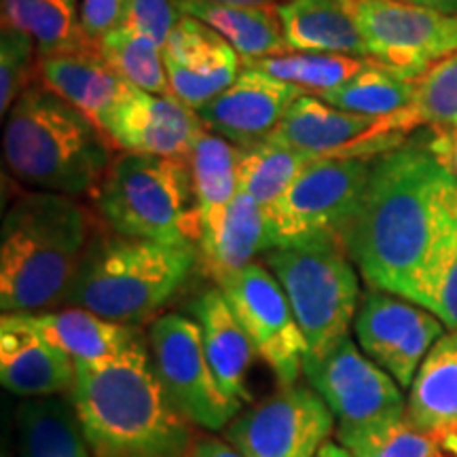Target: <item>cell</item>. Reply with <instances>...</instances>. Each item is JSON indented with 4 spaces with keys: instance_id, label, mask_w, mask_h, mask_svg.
<instances>
[{
    "instance_id": "1",
    "label": "cell",
    "mask_w": 457,
    "mask_h": 457,
    "mask_svg": "<svg viewBox=\"0 0 457 457\" xmlns=\"http://www.w3.org/2000/svg\"><path fill=\"white\" fill-rule=\"evenodd\" d=\"M457 205V180L428 145L404 142L373 159L345 253L369 288L407 299Z\"/></svg>"
},
{
    "instance_id": "2",
    "label": "cell",
    "mask_w": 457,
    "mask_h": 457,
    "mask_svg": "<svg viewBox=\"0 0 457 457\" xmlns=\"http://www.w3.org/2000/svg\"><path fill=\"white\" fill-rule=\"evenodd\" d=\"M94 457H191L197 436L171 404L145 337L102 367H77L68 394Z\"/></svg>"
},
{
    "instance_id": "3",
    "label": "cell",
    "mask_w": 457,
    "mask_h": 457,
    "mask_svg": "<svg viewBox=\"0 0 457 457\" xmlns=\"http://www.w3.org/2000/svg\"><path fill=\"white\" fill-rule=\"evenodd\" d=\"M94 236L74 197L28 191L11 204L0 231V307L43 312L64 305Z\"/></svg>"
},
{
    "instance_id": "4",
    "label": "cell",
    "mask_w": 457,
    "mask_h": 457,
    "mask_svg": "<svg viewBox=\"0 0 457 457\" xmlns=\"http://www.w3.org/2000/svg\"><path fill=\"white\" fill-rule=\"evenodd\" d=\"M3 148L17 180L74 199L94 195L114 159L104 131L38 79L9 111Z\"/></svg>"
},
{
    "instance_id": "5",
    "label": "cell",
    "mask_w": 457,
    "mask_h": 457,
    "mask_svg": "<svg viewBox=\"0 0 457 457\" xmlns=\"http://www.w3.org/2000/svg\"><path fill=\"white\" fill-rule=\"evenodd\" d=\"M199 262L197 245L94 233L64 305L138 327L159 318Z\"/></svg>"
},
{
    "instance_id": "6",
    "label": "cell",
    "mask_w": 457,
    "mask_h": 457,
    "mask_svg": "<svg viewBox=\"0 0 457 457\" xmlns=\"http://www.w3.org/2000/svg\"><path fill=\"white\" fill-rule=\"evenodd\" d=\"M91 197L106 227L121 236L191 245L202 237L187 159L121 153Z\"/></svg>"
},
{
    "instance_id": "7",
    "label": "cell",
    "mask_w": 457,
    "mask_h": 457,
    "mask_svg": "<svg viewBox=\"0 0 457 457\" xmlns=\"http://www.w3.org/2000/svg\"><path fill=\"white\" fill-rule=\"evenodd\" d=\"M265 265L282 284L310 353L322 358L350 337L362 293L350 256L339 245L273 248Z\"/></svg>"
},
{
    "instance_id": "8",
    "label": "cell",
    "mask_w": 457,
    "mask_h": 457,
    "mask_svg": "<svg viewBox=\"0 0 457 457\" xmlns=\"http://www.w3.org/2000/svg\"><path fill=\"white\" fill-rule=\"evenodd\" d=\"M370 165L367 159H316L265 210L273 248L339 245L356 219Z\"/></svg>"
},
{
    "instance_id": "9",
    "label": "cell",
    "mask_w": 457,
    "mask_h": 457,
    "mask_svg": "<svg viewBox=\"0 0 457 457\" xmlns=\"http://www.w3.org/2000/svg\"><path fill=\"white\" fill-rule=\"evenodd\" d=\"M148 352L159 384L171 404L204 430H227L242 407L222 392L205 356L202 328L195 318L165 313L153 320L148 328Z\"/></svg>"
},
{
    "instance_id": "10",
    "label": "cell",
    "mask_w": 457,
    "mask_h": 457,
    "mask_svg": "<svg viewBox=\"0 0 457 457\" xmlns=\"http://www.w3.org/2000/svg\"><path fill=\"white\" fill-rule=\"evenodd\" d=\"M421 128L413 106L392 117L341 111L313 94H303L286 112L273 140L316 159H373L396 151Z\"/></svg>"
},
{
    "instance_id": "11",
    "label": "cell",
    "mask_w": 457,
    "mask_h": 457,
    "mask_svg": "<svg viewBox=\"0 0 457 457\" xmlns=\"http://www.w3.org/2000/svg\"><path fill=\"white\" fill-rule=\"evenodd\" d=\"M356 20L367 60L404 81L457 51V15L409 0H356Z\"/></svg>"
},
{
    "instance_id": "12",
    "label": "cell",
    "mask_w": 457,
    "mask_h": 457,
    "mask_svg": "<svg viewBox=\"0 0 457 457\" xmlns=\"http://www.w3.org/2000/svg\"><path fill=\"white\" fill-rule=\"evenodd\" d=\"M216 286L248 335L256 356L273 370L279 386H295L310 345L270 267L254 261Z\"/></svg>"
},
{
    "instance_id": "13",
    "label": "cell",
    "mask_w": 457,
    "mask_h": 457,
    "mask_svg": "<svg viewBox=\"0 0 457 457\" xmlns=\"http://www.w3.org/2000/svg\"><path fill=\"white\" fill-rule=\"evenodd\" d=\"M335 415L312 387L282 386L227 426L244 457H318L335 432Z\"/></svg>"
},
{
    "instance_id": "14",
    "label": "cell",
    "mask_w": 457,
    "mask_h": 457,
    "mask_svg": "<svg viewBox=\"0 0 457 457\" xmlns=\"http://www.w3.org/2000/svg\"><path fill=\"white\" fill-rule=\"evenodd\" d=\"M303 375L335 415L337 428L369 426L407 413L403 387L352 337L322 358H305Z\"/></svg>"
},
{
    "instance_id": "15",
    "label": "cell",
    "mask_w": 457,
    "mask_h": 457,
    "mask_svg": "<svg viewBox=\"0 0 457 457\" xmlns=\"http://www.w3.org/2000/svg\"><path fill=\"white\" fill-rule=\"evenodd\" d=\"M353 333L360 350L409 390L426 353L445 335V324L413 301L370 288L360 301Z\"/></svg>"
},
{
    "instance_id": "16",
    "label": "cell",
    "mask_w": 457,
    "mask_h": 457,
    "mask_svg": "<svg viewBox=\"0 0 457 457\" xmlns=\"http://www.w3.org/2000/svg\"><path fill=\"white\" fill-rule=\"evenodd\" d=\"M202 129L195 108L174 94H151L129 83L104 123L114 148L171 159H187Z\"/></svg>"
},
{
    "instance_id": "17",
    "label": "cell",
    "mask_w": 457,
    "mask_h": 457,
    "mask_svg": "<svg viewBox=\"0 0 457 457\" xmlns=\"http://www.w3.org/2000/svg\"><path fill=\"white\" fill-rule=\"evenodd\" d=\"M170 91L191 108L219 98L239 77L242 57L219 32L185 15L163 45Z\"/></svg>"
},
{
    "instance_id": "18",
    "label": "cell",
    "mask_w": 457,
    "mask_h": 457,
    "mask_svg": "<svg viewBox=\"0 0 457 457\" xmlns=\"http://www.w3.org/2000/svg\"><path fill=\"white\" fill-rule=\"evenodd\" d=\"M305 91L270 74L244 68L219 98L197 108L204 128L244 148L271 138L286 112Z\"/></svg>"
},
{
    "instance_id": "19",
    "label": "cell",
    "mask_w": 457,
    "mask_h": 457,
    "mask_svg": "<svg viewBox=\"0 0 457 457\" xmlns=\"http://www.w3.org/2000/svg\"><path fill=\"white\" fill-rule=\"evenodd\" d=\"M0 381L26 400L54 398L71 394L77 384V364L24 312H9L0 320Z\"/></svg>"
},
{
    "instance_id": "20",
    "label": "cell",
    "mask_w": 457,
    "mask_h": 457,
    "mask_svg": "<svg viewBox=\"0 0 457 457\" xmlns=\"http://www.w3.org/2000/svg\"><path fill=\"white\" fill-rule=\"evenodd\" d=\"M290 54H333L367 60L356 0H284L278 4Z\"/></svg>"
},
{
    "instance_id": "21",
    "label": "cell",
    "mask_w": 457,
    "mask_h": 457,
    "mask_svg": "<svg viewBox=\"0 0 457 457\" xmlns=\"http://www.w3.org/2000/svg\"><path fill=\"white\" fill-rule=\"evenodd\" d=\"M191 312L202 328L205 356H208L222 392L237 407H244V403L250 400V394L245 390V375L256 356L253 343L236 313L228 307L219 286L199 295L193 301Z\"/></svg>"
},
{
    "instance_id": "22",
    "label": "cell",
    "mask_w": 457,
    "mask_h": 457,
    "mask_svg": "<svg viewBox=\"0 0 457 457\" xmlns=\"http://www.w3.org/2000/svg\"><path fill=\"white\" fill-rule=\"evenodd\" d=\"M24 313L55 347L74 360L77 367H102L114 362L142 339L136 327L111 322L81 307Z\"/></svg>"
},
{
    "instance_id": "23",
    "label": "cell",
    "mask_w": 457,
    "mask_h": 457,
    "mask_svg": "<svg viewBox=\"0 0 457 457\" xmlns=\"http://www.w3.org/2000/svg\"><path fill=\"white\" fill-rule=\"evenodd\" d=\"M38 81L104 131L128 83L96 54H64L38 60Z\"/></svg>"
},
{
    "instance_id": "24",
    "label": "cell",
    "mask_w": 457,
    "mask_h": 457,
    "mask_svg": "<svg viewBox=\"0 0 457 457\" xmlns=\"http://www.w3.org/2000/svg\"><path fill=\"white\" fill-rule=\"evenodd\" d=\"M407 421L441 441L457 432V330H449L426 353L407 396Z\"/></svg>"
},
{
    "instance_id": "25",
    "label": "cell",
    "mask_w": 457,
    "mask_h": 457,
    "mask_svg": "<svg viewBox=\"0 0 457 457\" xmlns=\"http://www.w3.org/2000/svg\"><path fill=\"white\" fill-rule=\"evenodd\" d=\"M197 250L204 271L214 282L254 262L256 254L271 250L265 208L248 193L237 191L228 204L219 233L199 244Z\"/></svg>"
},
{
    "instance_id": "26",
    "label": "cell",
    "mask_w": 457,
    "mask_h": 457,
    "mask_svg": "<svg viewBox=\"0 0 457 457\" xmlns=\"http://www.w3.org/2000/svg\"><path fill=\"white\" fill-rule=\"evenodd\" d=\"M187 163L202 212V244L219 233L228 204L239 191V146L204 128L188 153Z\"/></svg>"
},
{
    "instance_id": "27",
    "label": "cell",
    "mask_w": 457,
    "mask_h": 457,
    "mask_svg": "<svg viewBox=\"0 0 457 457\" xmlns=\"http://www.w3.org/2000/svg\"><path fill=\"white\" fill-rule=\"evenodd\" d=\"M81 0H3V28L30 34L38 60L100 51L85 37Z\"/></svg>"
},
{
    "instance_id": "28",
    "label": "cell",
    "mask_w": 457,
    "mask_h": 457,
    "mask_svg": "<svg viewBox=\"0 0 457 457\" xmlns=\"http://www.w3.org/2000/svg\"><path fill=\"white\" fill-rule=\"evenodd\" d=\"M185 15L195 17L237 51L244 62L290 54L278 7H236L179 0Z\"/></svg>"
},
{
    "instance_id": "29",
    "label": "cell",
    "mask_w": 457,
    "mask_h": 457,
    "mask_svg": "<svg viewBox=\"0 0 457 457\" xmlns=\"http://www.w3.org/2000/svg\"><path fill=\"white\" fill-rule=\"evenodd\" d=\"M20 457H94L71 400L30 398L17 413Z\"/></svg>"
},
{
    "instance_id": "30",
    "label": "cell",
    "mask_w": 457,
    "mask_h": 457,
    "mask_svg": "<svg viewBox=\"0 0 457 457\" xmlns=\"http://www.w3.org/2000/svg\"><path fill=\"white\" fill-rule=\"evenodd\" d=\"M316 157L267 138L239 148V191L248 193L262 208H270L288 191L296 176Z\"/></svg>"
},
{
    "instance_id": "31",
    "label": "cell",
    "mask_w": 457,
    "mask_h": 457,
    "mask_svg": "<svg viewBox=\"0 0 457 457\" xmlns=\"http://www.w3.org/2000/svg\"><path fill=\"white\" fill-rule=\"evenodd\" d=\"M407 299L432 312L449 330H457V205L417 273Z\"/></svg>"
},
{
    "instance_id": "32",
    "label": "cell",
    "mask_w": 457,
    "mask_h": 457,
    "mask_svg": "<svg viewBox=\"0 0 457 457\" xmlns=\"http://www.w3.org/2000/svg\"><path fill=\"white\" fill-rule=\"evenodd\" d=\"M415 85L404 81L367 60L350 81L339 87L318 94L320 100L341 111L367 114V117H392L413 104Z\"/></svg>"
},
{
    "instance_id": "33",
    "label": "cell",
    "mask_w": 457,
    "mask_h": 457,
    "mask_svg": "<svg viewBox=\"0 0 457 457\" xmlns=\"http://www.w3.org/2000/svg\"><path fill=\"white\" fill-rule=\"evenodd\" d=\"M100 55L125 83L151 91V94H171L170 79L165 71L163 49L145 34L128 26L117 28L102 38Z\"/></svg>"
},
{
    "instance_id": "34",
    "label": "cell",
    "mask_w": 457,
    "mask_h": 457,
    "mask_svg": "<svg viewBox=\"0 0 457 457\" xmlns=\"http://www.w3.org/2000/svg\"><path fill=\"white\" fill-rule=\"evenodd\" d=\"M364 64L367 60L360 57L333 54H286L244 62L245 68H254L313 96L350 81Z\"/></svg>"
},
{
    "instance_id": "35",
    "label": "cell",
    "mask_w": 457,
    "mask_h": 457,
    "mask_svg": "<svg viewBox=\"0 0 457 457\" xmlns=\"http://www.w3.org/2000/svg\"><path fill=\"white\" fill-rule=\"evenodd\" d=\"M337 441L353 457H428L438 447L434 438L409 424L407 415L369 426L337 428Z\"/></svg>"
},
{
    "instance_id": "36",
    "label": "cell",
    "mask_w": 457,
    "mask_h": 457,
    "mask_svg": "<svg viewBox=\"0 0 457 457\" xmlns=\"http://www.w3.org/2000/svg\"><path fill=\"white\" fill-rule=\"evenodd\" d=\"M415 85L413 111L420 125L445 134L457 128V51L421 74Z\"/></svg>"
},
{
    "instance_id": "37",
    "label": "cell",
    "mask_w": 457,
    "mask_h": 457,
    "mask_svg": "<svg viewBox=\"0 0 457 457\" xmlns=\"http://www.w3.org/2000/svg\"><path fill=\"white\" fill-rule=\"evenodd\" d=\"M38 79L37 43L30 34L3 28L0 34V112L7 117L20 96Z\"/></svg>"
},
{
    "instance_id": "38",
    "label": "cell",
    "mask_w": 457,
    "mask_h": 457,
    "mask_svg": "<svg viewBox=\"0 0 457 457\" xmlns=\"http://www.w3.org/2000/svg\"><path fill=\"white\" fill-rule=\"evenodd\" d=\"M185 17L179 0H128L123 26L145 34L163 49L176 24Z\"/></svg>"
},
{
    "instance_id": "39",
    "label": "cell",
    "mask_w": 457,
    "mask_h": 457,
    "mask_svg": "<svg viewBox=\"0 0 457 457\" xmlns=\"http://www.w3.org/2000/svg\"><path fill=\"white\" fill-rule=\"evenodd\" d=\"M128 0H81V26L85 37L98 47L108 32L117 30L125 21Z\"/></svg>"
},
{
    "instance_id": "40",
    "label": "cell",
    "mask_w": 457,
    "mask_h": 457,
    "mask_svg": "<svg viewBox=\"0 0 457 457\" xmlns=\"http://www.w3.org/2000/svg\"><path fill=\"white\" fill-rule=\"evenodd\" d=\"M428 148H430L432 155L436 157V162L457 180V128L445 131V134L434 136V138L428 142Z\"/></svg>"
},
{
    "instance_id": "41",
    "label": "cell",
    "mask_w": 457,
    "mask_h": 457,
    "mask_svg": "<svg viewBox=\"0 0 457 457\" xmlns=\"http://www.w3.org/2000/svg\"><path fill=\"white\" fill-rule=\"evenodd\" d=\"M191 457H244L231 443L216 436H199Z\"/></svg>"
},
{
    "instance_id": "42",
    "label": "cell",
    "mask_w": 457,
    "mask_h": 457,
    "mask_svg": "<svg viewBox=\"0 0 457 457\" xmlns=\"http://www.w3.org/2000/svg\"><path fill=\"white\" fill-rule=\"evenodd\" d=\"M191 3L208 4H236V7H278L284 0H191Z\"/></svg>"
},
{
    "instance_id": "43",
    "label": "cell",
    "mask_w": 457,
    "mask_h": 457,
    "mask_svg": "<svg viewBox=\"0 0 457 457\" xmlns=\"http://www.w3.org/2000/svg\"><path fill=\"white\" fill-rule=\"evenodd\" d=\"M413 4H421V7L443 11V13L457 15V0H409Z\"/></svg>"
},
{
    "instance_id": "44",
    "label": "cell",
    "mask_w": 457,
    "mask_h": 457,
    "mask_svg": "<svg viewBox=\"0 0 457 457\" xmlns=\"http://www.w3.org/2000/svg\"><path fill=\"white\" fill-rule=\"evenodd\" d=\"M318 457H353V455L343 447L339 441H328L322 449H320Z\"/></svg>"
},
{
    "instance_id": "45",
    "label": "cell",
    "mask_w": 457,
    "mask_h": 457,
    "mask_svg": "<svg viewBox=\"0 0 457 457\" xmlns=\"http://www.w3.org/2000/svg\"><path fill=\"white\" fill-rule=\"evenodd\" d=\"M438 445H441V449L445 451V455H447V457H457V432L445 434L441 441H438Z\"/></svg>"
},
{
    "instance_id": "46",
    "label": "cell",
    "mask_w": 457,
    "mask_h": 457,
    "mask_svg": "<svg viewBox=\"0 0 457 457\" xmlns=\"http://www.w3.org/2000/svg\"><path fill=\"white\" fill-rule=\"evenodd\" d=\"M428 457H447V455H445V451L441 449V445H438V447H436V449H434V451H432V453H430V455H428Z\"/></svg>"
}]
</instances>
